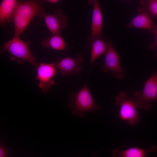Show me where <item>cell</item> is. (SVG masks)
<instances>
[{
  "label": "cell",
  "instance_id": "30bf717a",
  "mask_svg": "<svg viewBox=\"0 0 157 157\" xmlns=\"http://www.w3.org/2000/svg\"><path fill=\"white\" fill-rule=\"evenodd\" d=\"M83 62L82 54L79 53L74 58L66 57L59 60L56 67L60 70L59 73L62 76L76 75L81 72Z\"/></svg>",
  "mask_w": 157,
  "mask_h": 157
},
{
  "label": "cell",
  "instance_id": "52a82bcc",
  "mask_svg": "<svg viewBox=\"0 0 157 157\" xmlns=\"http://www.w3.org/2000/svg\"><path fill=\"white\" fill-rule=\"evenodd\" d=\"M87 2L93 8L91 31L87 43V46L90 48L92 43L95 38L103 37L101 33L103 19L99 0H88Z\"/></svg>",
  "mask_w": 157,
  "mask_h": 157
},
{
  "label": "cell",
  "instance_id": "5b68a950",
  "mask_svg": "<svg viewBox=\"0 0 157 157\" xmlns=\"http://www.w3.org/2000/svg\"><path fill=\"white\" fill-rule=\"evenodd\" d=\"M106 41L107 47L102 71L105 73L110 71L116 78H124L126 76V73L120 66L119 54L113 47L110 39L107 38Z\"/></svg>",
  "mask_w": 157,
  "mask_h": 157
},
{
  "label": "cell",
  "instance_id": "2e32d148",
  "mask_svg": "<svg viewBox=\"0 0 157 157\" xmlns=\"http://www.w3.org/2000/svg\"><path fill=\"white\" fill-rule=\"evenodd\" d=\"M13 21L15 30L14 37H19L30 22L18 15H14Z\"/></svg>",
  "mask_w": 157,
  "mask_h": 157
},
{
  "label": "cell",
  "instance_id": "7a4b0ae2",
  "mask_svg": "<svg viewBox=\"0 0 157 157\" xmlns=\"http://www.w3.org/2000/svg\"><path fill=\"white\" fill-rule=\"evenodd\" d=\"M132 99L137 108L146 111L151 108V102L157 100V71L146 81L142 92L135 91Z\"/></svg>",
  "mask_w": 157,
  "mask_h": 157
},
{
  "label": "cell",
  "instance_id": "8fae6325",
  "mask_svg": "<svg viewBox=\"0 0 157 157\" xmlns=\"http://www.w3.org/2000/svg\"><path fill=\"white\" fill-rule=\"evenodd\" d=\"M139 14L126 26L127 27H134L147 30L154 34L157 25L155 24L148 10L144 8H138Z\"/></svg>",
  "mask_w": 157,
  "mask_h": 157
},
{
  "label": "cell",
  "instance_id": "e0dca14e",
  "mask_svg": "<svg viewBox=\"0 0 157 157\" xmlns=\"http://www.w3.org/2000/svg\"><path fill=\"white\" fill-rule=\"evenodd\" d=\"M140 2L151 16L157 17V0H140Z\"/></svg>",
  "mask_w": 157,
  "mask_h": 157
},
{
  "label": "cell",
  "instance_id": "ac0fdd59",
  "mask_svg": "<svg viewBox=\"0 0 157 157\" xmlns=\"http://www.w3.org/2000/svg\"><path fill=\"white\" fill-rule=\"evenodd\" d=\"M9 148L8 147H4L1 145H0V157H8L9 153Z\"/></svg>",
  "mask_w": 157,
  "mask_h": 157
},
{
  "label": "cell",
  "instance_id": "ffe728a7",
  "mask_svg": "<svg viewBox=\"0 0 157 157\" xmlns=\"http://www.w3.org/2000/svg\"><path fill=\"white\" fill-rule=\"evenodd\" d=\"M154 34L155 35L156 38V41L155 43V46L157 48V26L156 28L154 31Z\"/></svg>",
  "mask_w": 157,
  "mask_h": 157
},
{
  "label": "cell",
  "instance_id": "3957f363",
  "mask_svg": "<svg viewBox=\"0 0 157 157\" xmlns=\"http://www.w3.org/2000/svg\"><path fill=\"white\" fill-rule=\"evenodd\" d=\"M3 48L10 54L11 60L16 61L19 64L27 61L33 65H38L36 59L31 52L27 44L19 37H14L4 45Z\"/></svg>",
  "mask_w": 157,
  "mask_h": 157
},
{
  "label": "cell",
  "instance_id": "d6986e66",
  "mask_svg": "<svg viewBox=\"0 0 157 157\" xmlns=\"http://www.w3.org/2000/svg\"><path fill=\"white\" fill-rule=\"evenodd\" d=\"M42 2H48L55 3L58 2L60 0H41Z\"/></svg>",
  "mask_w": 157,
  "mask_h": 157
},
{
  "label": "cell",
  "instance_id": "5bb4252c",
  "mask_svg": "<svg viewBox=\"0 0 157 157\" xmlns=\"http://www.w3.org/2000/svg\"><path fill=\"white\" fill-rule=\"evenodd\" d=\"M41 42L43 47L60 51H64L68 48L64 39L60 34H51L49 38L42 39Z\"/></svg>",
  "mask_w": 157,
  "mask_h": 157
},
{
  "label": "cell",
  "instance_id": "9c48e42d",
  "mask_svg": "<svg viewBox=\"0 0 157 157\" xmlns=\"http://www.w3.org/2000/svg\"><path fill=\"white\" fill-rule=\"evenodd\" d=\"M42 15L51 34H60V31L65 28L68 25L67 16L59 8L56 9L53 13L50 14L44 11Z\"/></svg>",
  "mask_w": 157,
  "mask_h": 157
},
{
  "label": "cell",
  "instance_id": "9a60e30c",
  "mask_svg": "<svg viewBox=\"0 0 157 157\" xmlns=\"http://www.w3.org/2000/svg\"><path fill=\"white\" fill-rule=\"evenodd\" d=\"M100 38H95L92 42L90 48V68L89 72L95 61L100 56L106 53L107 47V43Z\"/></svg>",
  "mask_w": 157,
  "mask_h": 157
},
{
  "label": "cell",
  "instance_id": "4fadbf2b",
  "mask_svg": "<svg viewBox=\"0 0 157 157\" xmlns=\"http://www.w3.org/2000/svg\"><path fill=\"white\" fill-rule=\"evenodd\" d=\"M17 0H2L0 4V23L3 27L13 21Z\"/></svg>",
  "mask_w": 157,
  "mask_h": 157
},
{
  "label": "cell",
  "instance_id": "6da1fadb",
  "mask_svg": "<svg viewBox=\"0 0 157 157\" xmlns=\"http://www.w3.org/2000/svg\"><path fill=\"white\" fill-rule=\"evenodd\" d=\"M68 106L72 114L81 117L87 113H96L102 110L94 101L86 83L78 91L71 94Z\"/></svg>",
  "mask_w": 157,
  "mask_h": 157
},
{
  "label": "cell",
  "instance_id": "277c9868",
  "mask_svg": "<svg viewBox=\"0 0 157 157\" xmlns=\"http://www.w3.org/2000/svg\"><path fill=\"white\" fill-rule=\"evenodd\" d=\"M115 101L116 105L119 107V116L121 119L131 125L139 122L140 112L132 99L126 92H120L115 97Z\"/></svg>",
  "mask_w": 157,
  "mask_h": 157
},
{
  "label": "cell",
  "instance_id": "8992f818",
  "mask_svg": "<svg viewBox=\"0 0 157 157\" xmlns=\"http://www.w3.org/2000/svg\"><path fill=\"white\" fill-rule=\"evenodd\" d=\"M41 0H18L14 15L19 16L30 22L35 17H42L44 11L42 7Z\"/></svg>",
  "mask_w": 157,
  "mask_h": 157
},
{
  "label": "cell",
  "instance_id": "7c38bea8",
  "mask_svg": "<svg viewBox=\"0 0 157 157\" xmlns=\"http://www.w3.org/2000/svg\"><path fill=\"white\" fill-rule=\"evenodd\" d=\"M157 150V147L152 145L147 149L137 147H132L123 150L117 148L113 149L111 155L113 157H145L150 153H153Z\"/></svg>",
  "mask_w": 157,
  "mask_h": 157
},
{
  "label": "cell",
  "instance_id": "ba28073f",
  "mask_svg": "<svg viewBox=\"0 0 157 157\" xmlns=\"http://www.w3.org/2000/svg\"><path fill=\"white\" fill-rule=\"evenodd\" d=\"M56 65L42 63L38 67L36 79L39 81L38 86L43 93L47 92L54 84L52 78L56 74Z\"/></svg>",
  "mask_w": 157,
  "mask_h": 157
}]
</instances>
